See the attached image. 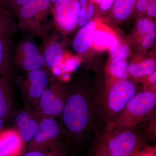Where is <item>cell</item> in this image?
Listing matches in <instances>:
<instances>
[{"instance_id": "1", "label": "cell", "mask_w": 156, "mask_h": 156, "mask_svg": "<svg viewBox=\"0 0 156 156\" xmlns=\"http://www.w3.org/2000/svg\"><path fill=\"white\" fill-rule=\"evenodd\" d=\"M61 117L66 140L82 143L94 131L96 119L94 95L78 87H69Z\"/></svg>"}, {"instance_id": "2", "label": "cell", "mask_w": 156, "mask_h": 156, "mask_svg": "<svg viewBox=\"0 0 156 156\" xmlns=\"http://www.w3.org/2000/svg\"><path fill=\"white\" fill-rule=\"evenodd\" d=\"M136 91L135 84L128 79H111L104 89L93 94L96 119L108 128Z\"/></svg>"}, {"instance_id": "3", "label": "cell", "mask_w": 156, "mask_h": 156, "mask_svg": "<svg viewBox=\"0 0 156 156\" xmlns=\"http://www.w3.org/2000/svg\"><path fill=\"white\" fill-rule=\"evenodd\" d=\"M156 108V93L146 91L136 93L105 131L125 129L136 130L140 124L155 118Z\"/></svg>"}, {"instance_id": "4", "label": "cell", "mask_w": 156, "mask_h": 156, "mask_svg": "<svg viewBox=\"0 0 156 156\" xmlns=\"http://www.w3.org/2000/svg\"><path fill=\"white\" fill-rule=\"evenodd\" d=\"M50 0H29L16 12L18 28L41 40L43 45L48 41L52 29L48 22L50 9Z\"/></svg>"}, {"instance_id": "5", "label": "cell", "mask_w": 156, "mask_h": 156, "mask_svg": "<svg viewBox=\"0 0 156 156\" xmlns=\"http://www.w3.org/2000/svg\"><path fill=\"white\" fill-rule=\"evenodd\" d=\"M66 139V132L61 122L53 119H42L38 129L28 143L27 151H50L64 147L62 141Z\"/></svg>"}, {"instance_id": "6", "label": "cell", "mask_w": 156, "mask_h": 156, "mask_svg": "<svg viewBox=\"0 0 156 156\" xmlns=\"http://www.w3.org/2000/svg\"><path fill=\"white\" fill-rule=\"evenodd\" d=\"M104 137L112 156H134L148 145L146 138L133 129H116L105 131Z\"/></svg>"}, {"instance_id": "7", "label": "cell", "mask_w": 156, "mask_h": 156, "mask_svg": "<svg viewBox=\"0 0 156 156\" xmlns=\"http://www.w3.org/2000/svg\"><path fill=\"white\" fill-rule=\"evenodd\" d=\"M69 86L57 80L50 81L40 98L36 111L42 119L56 120L61 115L68 95Z\"/></svg>"}, {"instance_id": "8", "label": "cell", "mask_w": 156, "mask_h": 156, "mask_svg": "<svg viewBox=\"0 0 156 156\" xmlns=\"http://www.w3.org/2000/svg\"><path fill=\"white\" fill-rule=\"evenodd\" d=\"M50 81L47 69L28 72L23 75L17 76L16 86L22 95L25 107L36 110L42 93Z\"/></svg>"}, {"instance_id": "9", "label": "cell", "mask_w": 156, "mask_h": 156, "mask_svg": "<svg viewBox=\"0 0 156 156\" xmlns=\"http://www.w3.org/2000/svg\"><path fill=\"white\" fill-rule=\"evenodd\" d=\"M80 9L79 0H64L58 3L54 14L57 29L63 33L73 31L78 25Z\"/></svg>"}, {"instance_id": "10", "label": "cell", "mask_w": 156, "mask_h": 156, "mask_svg": "<svg viewBox=\"0 0 156 156\" xmlns=\"http://www.w3.org/2000/svg\"><path fill=\"white\" fill-rule=\"evenodd\" d=\"M17 76L15 72L7 74L0 77V116L5 122L14 118L17 112L14 97V86Z\"/></svg>"}, {"instance_id": "11", "label": "cell", "mask_w": 156, "mask_h": 156, "mask_svg": "<svg viewBox=\"0 0 156 156\" xmlns=\"http://www.w3.org/2000/svg\"><path fill=\"white\" fill-rule=\"evenodd\" d=\"M15 126L23 140L28 143L38 129L42 118L35 110L25 107L15 114Z\"/></svg>"}, {"instance_id": "12", "label": "cell", "mask_w": 156, "mask_h": 156, "mask_svg": "<svg viewBox=\"0 0 156 156\" xmlns=\"http://www.w3.org/2000/svg\"><path fill=\"white\" fill-rule=\"evenodd\" d=\"M17 24L0 31V76L14 72L13 64V38Z\"/></svg>"}, {"instance_id": "13", "label": "cell", "mask_w": 156, "mask_h": 156, "mask_svg": "<svg viewBox=\"0 0 156 156\" xmlns=\"http://www.w3.org/2000/svg\"><path fill=\"white\" fill-rule=\"evenodd\" d=\"M25 144L16 127L0 131V156H20L25 152Z\"/></svg>"}, {"instance_id": "14", "label": "cell", "mask_w": 156, "mask_h": 156, "mask_svg": "<svg viewBox=\"0 0 156 156\" xmlns=\"http://www.w3.org/2000/svg\"><path fill=\"white\" fill-rule=\"evenodd\" d=\"M43 52L46 69L53 71L57 69L61 64L64 55V49L62 45L56 41L53 37L49 35L48 41L43 45Z\"/></svg>"}, {"instance_id": "15", "label": "cell", "mask_w": 156, "mask_h": 156, "mask_svg": "<svg viewBox=\"0 0 156 156\" xmlns=\"http://www.w3.org/2000/svg\"><path fill=\"white\" fill-rule=\"evenodd\" d=\"M96 27L95 21L90 20L79 31L73 42V48L76 53L82 54L89 50Z\"/></svg>"}, {"instance_id": "16", "label": "cell", "mask_w": 156, "mask_h": 156, "mask_svg": "<svg viewBox=\"0 0 156 156\" xmlns=\"http://www.w3.org/2000/svg\"><path fill=\"white\" fill-rule=\"evenodd\" d=\"M13 64L14 66H15L17 68L25 72L46 69L44 58L40 52L14 58Z\"/></svg>"}, {"instance_id": "17", "label": "cell", "mask_w": 156, "mask_h": 156, "mask_svg": "<svg viewBox=\"0 0 156 156\" xmlns=\"http://www.w3.org/2000/svg\"><path fill=\"white\" fill-rule=\"evenodd\" d=\"M128 69L129 75L135 78H144L156 71V62L154 59L148 58L140 63H130Z\"/></svg>"}, {"instance_id": "18", "label": "cell", "mask_w": 156, "mask_h": 156, "mask_svg": "<svg viewBox=\"0 0 156 156\" xmlns=\"http://www.w3.org/2000/svg\"><path fill=\"white\" fill-rule=\"evenodd\" d=\"M137 0H115L114 3L113 14L118 20L128 19L133 13Z\"/></svg>"}, {"instance_id": "19", "label": "cell", "mask_w": 156, "mask_h": 156, "mask_svg": "<svg viewBox=\"0 0 156 156\" xmlns=\"http://www.w3.org/2000/svg\"><path fill=\"white\" fill-rule=\"evenodd\" d=\"M128 64L126 60L121 58H113L108 67V73L112 79L126 80L129 76Z\"/></svg>"}, {"instance_id": "20", "label": "cell", "mask_w": 156, "mask_h": 156, "mask_svg": "<svg viewBox=\"0 0 156 156\" xmlns=\"http://www.w3.org/2000/svg\"><path fill=\"white\" fill-rule=\"evenodd\" d=\"M118 41L112 34L101 30H95L93 33L92 43L99 48H110Z\"/></svg>"}, {"instance_id": "21", "label": "cell", "mask_w": 156, "mask_h": 156, "mask_svg": "<svg viewBox=\"0 0 156 156\" xmlns=\"http://www.w3.org/2000/svg\"><path fill=\"white\" fill-rule=\"evenodd\" d=\"M87 156H112L107 146L103 134L97 133L95 134Z\"/></svg>"}, {"instance_id": "22", "label": "cell", "mask_w": 156, "mask_h": 156, "mask_svg": "<svg viewBox=\"0 0 156 156\" xmlns=\"http://www.w3.org/2000/svg\"><path fill=\"white\" fill-rule=\"evenodd\" d=\"M39 52V48L34 42L29 41H23L20 42L16 47L13 59Z\"/></svg>"}, {"instance_id": "23", "label": "cell", "mask_w": 156, "mask_h": 156, "mask_svg": "<svg viewBox=\"0 0 156 156\" xmlns=\"http://www.w3.org/2000/svg\"><path fill=\"white\" fill-rule=\"evenodd\" d=\"M110 53L113 58H121L126 60L131 50L128 45L122 44L118 41L109 48Z\"/></svg>"}, {"instance_id": "24", "label": "cell", "mask_w": 156, "mask_h": 156, "mask_svg": "<svg viewBox=\"0 0 156 156\" xmlns=\"http://www.w3.org/2000/svg\"><path fill=\"white\" fill-rule=\"evenodd\" d=\"M136 30L139 34L143 36L146 34L155 31L156 25L148 18H142L137 22Z\"/></svg>"}, {"instance_id": "25", "label": "cell", "mask_w": 156, "mask_h": 156, "mask_svg": "<svg viewBox=\"0 0 156 156\" xmlns=\"http://www.w3.org/2000/svg\"><path fill=\"white\" fill-rule=\"evenodd\" d=\"M4 5L9 11L16 12L29 0H2Z\"/></svg>"}, {"instance_id": "26", "label": "cell", "mask_w": 156, "mask_h": 156, "mask_svg": "<svg viewBox=\"0 0 156 156\" xmlns=\"http://www.w3.org/2000/svg\"><path fill=\"white\" fill-rule=\"evenodd\" d=\"M59 151H37L27 150L20 156H56L57 153Z\"/></svg>"}, {"instance_id": "27", "label": "cell", "mask_w": 156, "mask_h": 156, "mask_svg": "<svg viewBox=\"0 0 156 156\" xmlns=\"http://www.w3.org/2000/svg\"><path fill=\"white\" fill-rule=\"evenodd\" d=\"M156 37V33L155 31L144 35L141 42L143 47L146 49L150 48L154 44Z\"/></svg>"}, {"instance_id": "28", "label": "cell", "mask_w": 156, "mask_h": 156, "mask_svg": "<svg viewBox=\"0 0 156 156\" xmlns=\"http://www.w3.org/2000/svg\"><path fill=\"white\" fill-rule=\"evenodd\" d=\"M134 156H156V145H147L143 148Z\"/></svg>"}, {"instance_id": "29", "label": "cell", "mask_w": 156, "mask_h": 156, "mask_svg": "<svg viewBox=\"0 0 156 156\" xmlns=\"http://www.w3.org/2000/svg\"><path fill=\"white\" fill-rule=\"evenodd\" d=\"M151 0H137L136 7L137 11L140 12H145L150 4Z\"/></svg>"}, {"instance_id": "30", "label": "cell", "mask_w": 156, "mask_h": 156, "mask_svg": "<svg viewBox=\"0 0 156 156\" xmlns=\"http://www.w3.org/2000/svg\"><path fill=\"white\" fill-rule=\"evenodd\" d=\"M16 23L13 17H9L0 21V31L9 28L11 26Z\"/></svg>"}, {"instance_id": "31", "label": "cell", "mask_w": 156, "mask_h": 156, "mask_svg": "<svg viewBox=\"0 0 156 156\" xmlns=\"http://www.w3.org/2000/svg\"><path fill=\"white\" fill-rule=\"evenodd\" d=\"M12 16L11 11L6 8L5 5L0 6V21Z\"/></svg>"}, {"instance_id": "32", "label": "cell", "mask_w": 156, "mask_h": 156, "mask_svg": "<svg viewBox=\"0 0 156 156\" xmlns=\"http://www.w3.org/2000/svg\"><path fill=\"white\" fill-rule=\"evenodd\" d=\"M147 14L149 17H156V0H151L147 10L146 11Z\"/></svg>"}, {"instance_id": "33", "label": "cell", "mask_w": 156, "mask_h": 156, "mask_svg": "<svg viewBox=\"0 0 156 156\" xmlns=\"http://www.w3.org/2000/svg\"><path fill=\"white\" fill-rule=\"evenodd\" d=\"M115 0H101L100 3L101 9L102 11L109 10L114 3Z\"/></svg>"}, {"instance_id": "34", "label": "cell", "mask_w": 156, "mask_h": 156, "mask_svg": "<svg viewBox=\"0 0 156 156\" xmlns=\"http://www.w3.org/2000/svg\"><path fill=\"white\" fill-rule=\"evenodd\" d=\"M95 12V8L94 6L92 4L89 5L87 11H86V17L88 21L92 19Z\"/></svg>"}, {"instance_id": "35", "label": "cell", "mask_w": 156, "mask_h": 156, "mask_svg": "<svg viewBox=\"0 0 156 156\" xmlns=\"http://www.w3.org/2000/svg\"><path fill=\"white\" fill-rule=\"evenodd\" d=\"M88 20L86 18V15L83 17H79L78 21V25L80 27H83L88 23Z\"/></svg>"}, {"instance_id": "36", "label": "cell", "mask_w": 156, "mask_h": 156, "mask_svg": "<svg viewBox=\"0 0 156 156\" xmlns=\"http://www.w3.org/2000/svg\"><path fill=\"white\" fill-rule=\"evenodd\" d=\"M80 8L85 9L88 4V0H79Z\"/></svg>"}, {"instance_id": "37", "label": "cell", "mask_w": 156, "mask_h": 156, "mask_svg": "<svg viewBox=\"0 0 156 156\" xmlns=\"http://www.w3.org/2000/svg\"><path fill=\"white\" fill-rule=\"evenodd\" d=\"M86 15V10L84 9L80 8L79 12V17H80Z\"/></svg>"}, {"instance_id": "38", "label": "cell", "mask_w": 156, "mask_h": 156, "mask_svg": "<svg viewBox=\"0 0 156 156\" xmlns=\"http://www.w3.org/2000/svg\"><path fill=\"white\" fill-rule=\"evenodd\" d=\"M56 156H68L67 154L64 151L63 148L58 151Z\"/></svg>"}, {"instance_id": "39", "label": "cell", "mask_w": 156, "mask_h": 156, "mask_svg": "<svg viewBox=\"0 0 156 156\" xmlns=\"http://www.w3.org/2000/svg\"><path fill=\"white\" fill-rule=\"evenodd\" d=\"M5 123V121L3 119V118L0 116V131L3 129Z\"/></svg>"}, {"instance_id": "40", "label": "cell", "mask_w": 156, "mask_h": 156, "mask_svg": "<svg viewBox=\"0 0 156 156\" xmlns=\"http://www.w3.org/2000/svg\"><path fill=\"white\" fill-rule=\"evenodd\" d=\"M64 0H57L56 1V3H58V4H60Z\"/></svg>"}, {"instance_id": "41", "label": "cell", "mask_w": 156, "mask_h": 156, "mask_svg": "<svg viewBox=\"0 0 156 156\" xmlns=\"http://www.w3.org/2000/svg\"><path fill=\"white\" fill-rule=\"evenodd\" d=\"M50 2L52 3H56L57 0H50Z\"/></svg>"}, {"instance_id": "42", "label": "cell", "mask_w": 156, "mask_h": 156, "mask_svg": "<svg viewBox=\"0 0 156 156\" xmlns=\"http://www.w3.org/2000/svg\"><path fill=\"white\" fill-rule=\"evenodd\" d=\"M94 1H95L96 2L100 3L101 0H94Z\"/></svg>"}]
</instances>
